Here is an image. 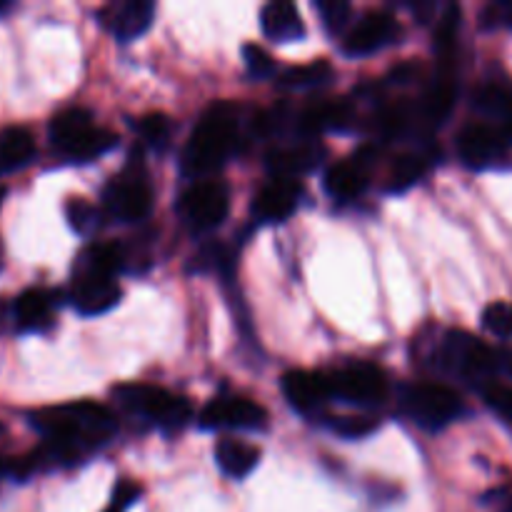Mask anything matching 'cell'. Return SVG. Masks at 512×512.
<instances>
[{
  "instance_id": "45",
  "label": "cell",
  "mask_w": 512,
  "mask_h": 512,
  "mask_svg": "<svg viewBox=\"0 0 512 512\" xmlns=\"http://www.w3.org/2000/svg\"><path fill=\"white\" fill-rule=\"evenodd\" d=\"M508 23L512 25V5H510V8H508Z\"/></svg>"
},
{
  "instance_id": "22",
  "label": "cell",
  "mask_w": 512,
  "mask_h": 512,
  "mask_svg": "<svg viewBox=\"0 0 512 512\" xmlns=\"http://www.w3.org/2000/svg\"><path fill=\"white\" fill-rule=\"evenodd\" d=\"M215 460H218L220 470L230 478H248L260 463V450L255 445L245 443V440L225 438L215 445Z\"/></svg>"
},
{
  "instance_id": "35",
  "label": "cell",
  "mask_w": 512,
  "mask_h": 512,
  "mask_svg": "<svg viewBox=\"0 0 512 512\" xmlns=\"http://www.w3.org/2000/svg\"><path fill=\"white\" fill-rule=\"evenodd\" d=\"M243 60L248 65L250 75L253 78H265V75H273L275 73V60L270 58V53L260 45L248 43L243 45Z\"/></svg>"
},
{
  "instance_id": "39",
  "label": "cell",
  "mask_w": 512,
  "mask_h": 512,
  "mask_svg": "<svg viewBox=\"0 0 512 512\" xmlns=\"http://www.w3.org/2000/svg\"><path fill=\"white\" fill-rule=\"evenodd\" d=\"M415 73H418V68H415L413 63H405L398 65V68L390 73V78H393V83H410V80L415 78Z\"/></svg>"
},
{
  "instance_id": "30",
  "label": "cell",
  "mask_w": 512,
  "mask_h": 512,
  "mask_svg": "<svg viewBox=\"0 0 512 512\" xmlns=\"http://www.w3.org/2000/svg\"><path fill=\"white\" fill-rule=\"evenodd\" d=\"M475 105L488 115H505V118H508L512 113V93L505 85L498 83L483 85V88L475 93Z\"/></svg>"
},
{
  "instance_id": "5",
  "label": "cell",
  "mask_w": 512,
  "mask_h": 512,
  "mask_svg": "<svg viewBox=\"0 0 512 512\" xmlns=\"http://www.w3.org/2000/svg\"><path fill=\"white\" fill-rule=\"evenodd\" d=\"M228 210V188L218 180H198L178 200L180 218L195 233H208V230L218 228L228 218Z\"/></svg>"
},
{
  "instance_id": "15",
  "label": "cell",
  "mask_w": 512,
  "mask_h": 512,
  "mask_svg": "<svg viewBox=\"0 0 512 512\" xmlns=\"http://www.w3.org/2000/svg\"><path fill=\"white\" fill-rule=\"evenodd\" d=\"M300 203V183L295 178H278L258 190L253 200V218L260 223H280L290 218Z\"/></svg>"
},
{
  "instance_id": "28",
  "label": "cell",
  "mask_w": 512,
  "mask_h": 512,
  "mask_svg": "<svg viewBox=\"0 0 512 512\" xmlns=\"http://www.w3.org/2000/svg\"><path fill=\"white\" fill-rule=\"evenodd\" d=\"M330 75H333V68H330L325 60H315V63L288 68L283 75H280L278 83L283 85V88H308V85L325 83Z\"/></svg>"
},
{
  "instance_id": "12",
  "label": "cell",
  "mask_w": 512,
  "mask_h": 512,
  "mask_svg": "<svg viewBox=\"0 0 512 512\" xmlns=\"http://www.w3.org/2000/svg\"><path fill=\"white\" fill-rule=\"evenodd\" d=\"M155 18V5L150 0H123L113 3L100 13V20L118 43H130L148 33Z\"/></svg>"
},
{
  "instance_id": "19",
  "label": "cell",
  "mask_w": 512,
  "mask_h": 512,
  "mask_svg": "<svg viewBox=\"0 0 512 512\" xmlns=\"http://www.w3.org/2000/svg\"><path fill=\"white\" fill-rule=\"evenodd\" d=\"M260 25H263V33L275 43H295L305 38L303 18L288 0H275L265 5L260 13Z\"/></svg>"
},
{
  "instance_id": "21",
  "label": "cell",
  "mask_w": 512,
  "mask_h": 512,
  "mask_svg": "<svg viewBox=\"0 0 512 512\" xmlns=\"http://www.w3.org/2000/svg\"><path fill=\"white\" fill-rule=\"evenodd\" d=\"M35 158V138L23 125H10L0 133V175L23 170Z\"/></svg>"
},
{
  "instance_id": "33",
  "label": "cell",
  "mask_w": 512,
  "mask_h": 512,
  "mask_svg": "<svg viewBox=\"0 0 512 512\" xmlns=\"http://www.w3.org/2000/svg\"><path fill=\"white\" fill-rule=\"evenodd\" d=\"M315 10H318L320 18H323L325 30L333 35H338L340 30H345V25H348L350 20V13H353L350 3H343V0H320V3H315Z\"/></svg>"
},
{
  "instance_id": "36",
  "label": "cell",
  "mask_w": 512,
  "mask_h": 512,
  "mask_svg": "<svg viewBox=\"0 0 512 512\" xmlns=\"http://www.w3.org/2000/svg\"><path fill=\"white\" fill-rule=\"evenodd\" d=\"M138 128H140V135H143V140H148V143L155 145V148H158V145L168 143L170 123H168V118H165L163 113L145 115V118H140Z\"/></svg>"
},
{
  "instance_id": "29",
  "label": "cell",
  "mask_w": 512,
  "mask_h": 512,
  "mask_svg": "<svg viewBox=\"0 0 512 512\" xmlns=\"http://www.w3.org/2000/svg\"><path fill=\"white\" fill-rule=\"evenodd\" d=\"M65 218H68V225L78 235H90L95 228H98V208H95L90 200L85 198H70L65 203Z\"/></svg>"
},
{
  "instance_id": "10",
  "label": "cell",
  "mask_w": 512,
  "mask_h": 512,
  "mask_svg": "<svg viewBox=\"0 0 512 512\" xmlns=\"http://www.w3.org/2000/svg\"><path fill=\"white\" fill-rule=\"evenodd\" d=\"M123 290H120L118 280L113 275H98L85 273V270H75L73 290H70V300H73L75 310L83 315H100L108 313L110 308L120 303Z\"/></svg>"
},
{
  "instance_id": "27",
  "label": "cell",
  "mask_w": 512,
  "mask_h": 512,
  "mask_svg": "<svg viewBox=\"0 0 512 512\" xmlns=\"http://www.w3.org/2000/svg\"><path fill=\"white\" fill-rule=\"evenodd\" d=\"M123 265V250L115 243H93L83 255H80L78 270L98 275H113Z\"/></svg>"
},
{
  "instance_id": "40",
  "label": "cell",
  "mask_w": 512,
  "mask_h": 512,
  "mask_svg": "<svg viewBox=\"0 0 512 512\" xmlns=\"http://www.w3.org/2000/svg\"><path fill=\"white\" fill-rule=\"evenodd\" d=\"M10 323H13V303L0 298V333H3Z\"/></svg>"
},
{
  "instance_id": "3",
  "label": "cell",
  "mask_w": 512,
  "mask_h": 512,
  "mask_svg": "<svg viewBox=\"0 0 512 512\" xmlns=\"http://www.w3.org/2000/svg\"><path fill=\"white\" fill-rule=\"evenodd\" d=\"M115 395H118V400L125 408L145 415V418H150L155 425L165 430L183 428L190 420V415H193L188 400L165 388H155V385H120V388H115Z\"/></svg>"
},
{
  "instance_id": "42",
  "label": "cell",
  "mask_w": 512,
  "mask_h": 512,
  "mask_svg": "<svg viewBox=\"0 0 512 512\" xmlns=\"http://www.w3.org/2000/svg\"><path fill=\"white\" fill-rule=\"evenodd\" d=\"M8 468L10 463H3V460H0V475H8Z\"/></svg>"
},
{
  "instance_id": "17",
  "label": "cell",
  "mask_w": 512,
  "mask_h": 512,
  "mask_svg": "<svg viewBox=\"0 0 512 512\" xmlns=\"http://www.w3.org/2000/svg\"><path fill=\"white\" fill-rule=\"evenodd\" d=\"M55 295L43 288H28L13 300V325L20 333H45L53 328Z\"/></svg>"
},
{
  "instance_id": "46",
  "label": "cell",
  "mask_w": 512,
  "mask_h": 512,
  "mask_svg": "<svg viewBox=\"0 0 512 512\" xmlns=\"http://www.w3.org/2000/svg\"><path fill=\"white\" fill-rule=\"evenodd\" d=\"M3 198H5V188H0V203H3Z\"/></svg>"
},
{
  "instance_id": "6",
  "label": "cell",
  "mask_w": 512,
  "mask_h": 512,
  "mask_svg": "<svg viewBox=\"0 0 512 512\" xmlns=\"http://www.w3.org/2000/svg\"><path fill=\"white\" fill-rule=\"evenodd\" d=\"M328 383L333 398L345 400V403L355 405H375L383 403L385 395H388V380L385 373L373 363H348L343 368L330 370Z\"/></svg>"
},
{
  "instance_id": "44",
  "label": "cell",
  "mask_w": 512,
  "mask_h": 512,
  "mask_svg": "<svg viewBox=\"0 0 512 512\" xmlns=\"http://www.w3.org/2000/svg\"><path fill=\"white\" fill-rule=\"evenodd\" d=\"M505 365H508V370H510V375H512V353L508 355V363H505Z\"/></svg>"
},
{
  "instance_id": "34",
  "label": "cell",
  "mask_w": 512,
  "mask_h": 512,
  "mask_svg": "<svg viewBox=\"0 0 512 512\" xmlns=\"http://www.w3.org/2000/svg\"><path fill=\"white\" fill-rule=\"evenodd\" d=\"M330 430L343 438L358 440L365 438V435L375 433L378 430V420L373 418H363V415H350V418H330Z\"/></svg>"
},
{
  "instance_id": "38",
  "label": "cell",
  "mask_w": 512,
  "mask_h": 512,
  "mask_svg": "<svg viewBox=\"0 0 512 512\" xmlns=\"http://www.w3.org/2000/svg\"><path fill=\"white\" fill-rule=\"evenodd\" d=\"M140 498V485L130 483V480H120L113 490V500H110L108 508L115 512H125L135 500Z\"/></svg>"
},
{
  "instance_id": "11",
  "label": "cell",
  "mask_w": 512,
  "mask_h": 512,
  "mask_svg": "<svg viewBox=\"0 0 512 512\" xmlns=\"http://www.w3.org/2000/svg\"><path fill=\"white\" fill-rule=\"evenodd\" d=\"M445 358L453 368L470 378H485L498 368V353L490 345L480 343L478 338L460 333V330L445 335Z\"/></svg>"
},
{
  "instance_id": "25",
  "label": "cell",
  "mask_w": 512,
  "mask_h": 512,
  "mask_svg": "<svg viewBox=\"0 0 512 512\" xmlns=\"http://www.w3.org/2000/svg\"><path fill=\"white\" fill-rule=\"evenodd\" d=\"M430 168V158L423 153H408L400 155L393 163L388 175V190L390 193H403V190L413 188Z\"/></svg>"
},
{
  "instance_id": "2",
  "label": "cell",
  "mask_w": 512,
  "mask_h": 512,
  "mask_svg": "<svg viewBox=\"0 0 512 512\" xmlns=\"http://www.w3.org/2000/svg\"><path fill=\"white\" fill-rule=\"evenodd\" d=\"M238 148V108L215 103L205 110L183 150V173L205 178L223 168L225 160Z\"/></svg>"
},
{
  "instance_id": "20",
  "label": "cell",
  "mask_w": 512,
  "mask_h": 512,
  "mask_svg": "<svg viewBox=\"0 0 512 512\" xmlns=\"http://www.w3.org/2000/svg\"><path fill=\"white\" fill-rule=\"evenodd\" d=\"M95 128L93 123V113L85 108H65L50 120L48 125V138L53 143V148L58 150L60 155L65 158L70 148L78 143L83 135H88L90 130Z\"/></svg>"
},
{
  "instance_id": "7",
  "label": "cell",
  "mask_w": 512,
  "mask_h": 512,
  "mask_svg": "<svg viewBox=\"0 0 512 512\" xmlns=\"http://www.w3.org/2000/svg\"><path fill=\"white\" fill-rule=\"evenodd\" d=\"M103 205L115 220L138 223L153 210V190L138 173L115 175L103 190Z\"/></svg>"
},
{
  "instance_id": "9",
  "label": "cell",
  "mask_w": 512,
  "mask_h": 512,
  "mask_svg": "<svg viewBox=\"0 0 512 512\" xmlns=\"http://www.w3.org/2000/svg\"><path fill=\"white\" fill-rule=\"evenodd\" d=\"M400 35L398 20L390 13L383 10H373V13H365L358 23L350 28V33L345 35L343 50L353 58H363V55H373L378 50H383L385 45L393 43Z\"/></svg>"
},
{
  "instance_id": "8",
  "label": "cell",
  "mask_w": 512,
  "mask_h": 512,
  "mask_svg": "<svg viewBox=\"0 0 512 512\" xmlns=\"http://www.w3.org/2000/svg\"><path fill=\"white\" fill-rule=\"evenodd\" d=\"M198 420L208 430H263L268 425V413L263 405L243 395H218L200 410Z\"/></svg>"
},
{
  "instance_id": "18",
  "label": "cell",
  "mask_w": 512,
  "mask_h": 512,
  "mask_svg": "<svg viewBox=\"0 0 512 512\" xmlns=\"http://www.w3.org/2000/svg\"><path fill=\"white\" fill-rule=\"evenodd\" d=\"M325 148L313 140H305V143H295L290 148H278L268 153V168L273 170L278 178H295L298 175L308 173L315 165L323 160Z\"/></svg>"
},
{
  "instance_id": "37",
  "label": "cell",
  "mask_w": 512,
  "mask_h": 512,
  "mask_svg": "<svg viewBox=\"0 0 512 512\" xmlns=\"http://www.w3.org/2000/svg\"><path fill=\"white\" fill-rule=\"evenodd\" d=\"M485 400L493 410H498L503 418L512 420V388L510 385H490L485 390Z\"/></svg>"
},
{
  "instance_id": "24",
  "label": "cell",
  "mask_w": 512,
  "mask_h": 512,
  "mask_svg": "<svg viewBox=\"0 0 512 512\" xmlns=\"http://www.w3.org/2000/svg\"><path fill=\"white\" fill-rule=\"evenodd\" d=\"M455 98H458V90H455L453 75L440 73L423 100V113L428 115L430 123H443L453 113Z\"/></svg>"
},
{
  "instance_id": "4",
  "label": "cell",
  "mask_w": 512,
  "mask_h": 512,
  "mask_svg": "<svg viewBox=\"0 0 512 512\" xmlns=\"http://www.w3.org/2000/svg\"><path fill=\"white\" fill-rule=\"evenodd\" d=\"M403 408L423 428L440 430L463 413V400L448 385L418 383L403 393Z\"/></svg>"
},
{
  "instance_id": "32",
  "label": "cell",
  "mask_w": 512,
  "mask_h": 512,
  "mask_svg": "<svg viewBox=\"0 0 512 512\" xmlns=\"http://www.w3.org/2000/svg\"><path fill=\"white\" fill-rule=\"evenodd\" d=\"M458 25H460V10L450 5L445 15L440 18L438 30H435V48L443 58H448L455 50V40H458Z\"/></svg>"
},
{
  "instance_id": "16",
  "label": "cell",
  "mask_w": 512,
  "mask_h": 512,
  "mask_svg": "<svg viewBox=\"0 0 512 512\" xmlns=\"http://www.w3.org/2000/svg\"><path fill=\"white\" fill-rule=\"evenodd\" d=\"M283 393L300 413H315L333 398L328 375L313 370H288L283 375Z\"/></svg>"
},
{
  "instance_id": "23",
  "label": "cell",
  "mask_w": 512,
  "mask_h": 512,
  "mask_svg": "<svg viewBox=\"0 0 512 512\" xmlns=\"http://www.w3.org/2000/svg\"><path fill=\"white\" fill-rule=\"evenodd\" d=\"M350 120V105L345 100H325V103H315L305 108L298 118L300 133L318 135L323 130H338L345 128Z\"/></svg>"
},
{
  "instance_id": "26",
  "label": "cell",
  "mask_w": 512,
  "mask_h": 512,
  "mask_svg": "<svg viewBox=\"0 0 512 512\" xmlns=\"http://www.w3.org/2000/svg\"><path fill=\"white\" fill-rule=\"evenodd\" d=\"M118 143H120V138L113 133V130L98 128V125H95L88 135H83V138H80L78 143H75L73 148L65 153V158L75 160V163H90V160L110 153V150H113Z\"/></svg>"
},
{
  "instance_id": "14",
  "label": "cell",
  "mask_w": 512,
  "mask_h": 512,
  "mask_svg": "<svg viewBox=\"0 0 512 512\" xmlns=\"http://www.w3.org/2000/svg\"><path fill=\"white\" fill-rule=\"evenodd\" d=\"M375 148H360L350 160L333 165L325 175V188L335 200H353L368 188V173L373 168Z\"/></svg>"
},
{
  "instance_id": "31",
  "label": "cell",
  "mask_w": 512,
  "mask_h": 512,
  "mask_svg": "<svg viewBox=\"0 0 512 512\" xmlns=\"http://www.w3.org/2000/svg\"><path fill=\"white\" fill-rule=\"evenodd\" d=\"M483 325L490 335H495V338H512V305L503 303V300L490 303L488 308L483 310Z\"/></svg>"
},
{
  "instance_id": "41",
  "label": "cell",
  "mask_w": 512,
  "mask_h": 512,
  "mask_svg": "<svg viewBox=\"0 0 512 512\" xmlns=\"http://www.w3.org/2000/svg\"><path fill=\"white\" fill-rule=\"evenodd\" d=\"M10 10H13V3H3V0H0V15L10 13Z\"/></svg>"
},
{
  "instance_id": "1",
  "label": "cell",
  "mask_w": 512,
  "mask_h": 512,
  "mask_svg": "<svg viewBox=\"0 0 512 512\" xmlns=\"http://www.w3.org/2000/svg\"><path fill=\"white\" fill-rule=\"evenodd\" d=\"M30 423L45 438L43 448L30 455L35 470L80 463L85 455L108 443L118 430L115 415L105 405L90 400L35 410L30 413Z\"/></svg>"
},
{
  "instance_id": "13",
  "label": "cell",
  "mask_w": 512,
  "mask_h": 512,
  "mask_svg": "<svg viewBox=\"0 0 512 512\" xmlns=\"http://www.w3.org/2000/svg\"><path fill=\"white\" fill-rule=\"evenodd\" d=\"M458 153L470 168H488L505 155V138L493 125L470 123L460 130Z\"/></svg>"
},
{
  "instance_id": "43",
  "label": "cell",
  "mask_w": 512,
  "mask_h": 512,
  "mask_svg": "<svg viewBox=\"0 0 512 512\" xmlns=\"http://www.w3.org/2000/svg\"><path fill=\"white\" fill-rule=\"evenodd\" d=\"M508 135L512 138V113L508 115Z\"/></svg>"
},
{
  "instance_id": "47",
  "label": "cell",
  "mask_w": 512,
  "mask_h": 512,
  "mask_svg": "<svg viewBox=\"0 0 512 512\" xmlns=\"http://www.w3.org/2000/svg\"><path fill=\"white\" fill-rule=\"evenodd\" d=\"M508 512H512V503H510V510Z\"/></svg>"
}]
</instances>
